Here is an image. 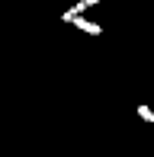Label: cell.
I'll list each match as a JSON object with an SVG mask.
<instances>
[{"instance_id":"cell-2","label":"cell","mask_w":154,"mask_h":157,"mask_svg":"<svg viewBox=\"0 0 154 157\" xmlns=\"http://www.w3.org/2000/svg\"><path fill=\"white\" fill-rule=\"evenodd\" d=\"M138 116H141L144 122H154V109L151 106H138Z\"/></svg>"},{"instance_id":"cell-1","label":"cell","mask_w":154,"mask_h":157,"mask_svg":"<svg viewBox=\"0 0 154 157\" xmlns=\"http://www.w3.org/2000/svg\"><path fill=\"white\" fill-rule=\"evenodd\" d=\"M71 26L83 29L87 35H103V26H100V23H90V19H83V16H74V19H71Z\"/></svg>"}]
</instances>
